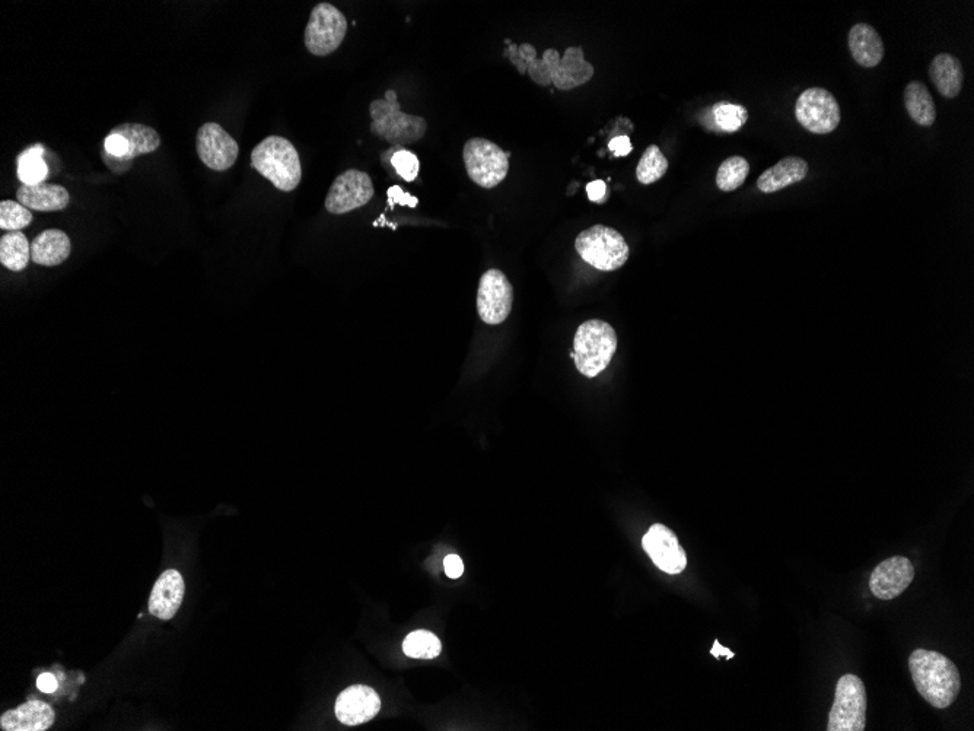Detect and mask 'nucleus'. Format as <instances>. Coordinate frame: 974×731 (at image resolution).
<instances>
[{
  "mask_svg": "<svg viewBox=\"0 0 974 731\" xmlns=\"http://www.w3.org/2000/svg\"><path fill=\"white\" fill-rule=\"evenodd\" d=\"M909 669L919 695L937 710H945L956 701L961 691V678L956 664L941 653L931 650L913 651Z\"/></svg>",
  "mask_w": 974,
  "mask_h": 731,
  "instance_id": "nucleus-1",
  "label": "nucleus"
},
{
  "mask_svg": "<svg viewBox=\"0 0 974 731\" xmlns=\"http://www.w3.org/2000/svg\"><path fill=\"white\" fill-rule=\"evenodd\" d=\"M528 75L541 87L555 85L559 91H571L587 84L594 76V66L585 60L581 47H569L563 57L555 49L546 50L543 59L528 65Z\"/></svg>",
  "mask_w": 974,
  "mask_h": 731,
  "instance_id": "nucleus-2",
  "label": "nucleus"
},
{
  "mask_svg": "<svg viewBox=\"0 0 974 731\" xmlns=\"http://www.w3.org/2000/svg\"><path fill=\"white\" fill-rule=\"evenodd\" d=\"M251 165L280 192H292L302 179L301 160L292 142L269 136L251 152Z\"/></svg>",
  "mask_w": 974,
  "mask_h": 731,
  "instance_id": "nucleus-3",
  "label": "nucleus"
},
{
  "mask_svg": "<svg viewBox=\"0 0 974 731\" xmlns=\"http://www.w3.org/2000/svg\"><path fill=\"white\" fill-rule=\"evenodd\" d=\"M616 351V330L607 321L588 320L576 330L572 358L576 370L585 377L594 378L603 373Z\"/></svg>",
  "mask_w": 974,
  "mask_h": 731,
  "instance_id": "nucleus-4",
  "label": "nucleus"
},
{
  "mask_svg": "<svg viewBox=\"0 0 974 731\" xmlns=\"http://www.w3.org/2000/svg\"><path fill=\"white\" fill-rule=\"evenodd\" d=\"M575 250L592 268L613 272L626 265L630 250L625 237L614 228L594 225L576 237Z\"/></svg>",
  "mask_w": 974,
  "mask_h": 731,
  "instance_id": "nucleus-5",
  "label": "nucleus"
},
{
  "mask_svg": "<svg viewBox=\"0 0 974 731\" xmlns=\"http://www.w3.org/2000/svg\"><path fill=\"white\" fill-rule=\"evenodd\" d=\"M369 113L371 132L393 146L418 142L428 130V122L423 117L403 113L399 101L388 103L385 98L372 101Z\"/></svg>",
  "mask_w": 974,
  "mask_h": 731,
  "instance_id": "nucleus-6",
  "label": "nucleus"
},
{
  "mask_svg": "<svg viewBox=\"0 0 974 731\" xmlns=\"http://www.w3.org/2000/svg\"><path fill=\"white\" fill-rule=\"evenodd\" d=\"M867 705L864 682L849 673L842 676L836 685L827 731H864L867 726Z\"/></svg>",
  "mask_w": 974,
  "mask_h": 731,
  "instance_id": "nucleus-7",
  "label": "nucleus"
},
{
  "mask_svg": "<svg viewBox=\"0 0 974 731\" xmlns=\"http://www.w3.org/2000/svg\"><path fill=\"white\" fill-rule=\"evenodd\" d=\"M463 160L470 180L483 189L499 186L508 176L509 152L487 139L473 138L467 141Z\"/></svg>",
  "mask_w": 974,
  "mask_h": 731,
  "instance_id": "nucleus-8",
  "label": "nucleus"
},
{
  "mask_svg": "<svg viewBox=\"0 0 974 731\" xmlns=\"http://www.w3.org/2000/svg\"><path fill=\"white\" fill-rule=\"evenodd\" d=\"M348 34V19L330 3H318L305 28V46L314 56L336 52Z\"/></svg>",
  "mask_w": 974,
  "mask_h": 731,
  "instance_id": "nucleus-9",
  "label": "nucleus"
},
{
  "mask_svg": "<svg viewBox=\"0 0 974 731\" xmlns=\"http://www.w3.org/2000/svg\"><path fill=\"white\" fill-rule=\"evenodd\" d=\"M795 117L808 132L814 135H829L840 125L842 113L832 92L813 87L808 88L798 97L795 104Z\"/></svg>",
  "mask_w": 974,
  "mask_h": 731,
  "instance_id": "nucleus-10",
  "label": "nucleus"
},
{
  "mask_svg": "<svg viewBox=\"0 0 974 731\" xmlns=\"http://www.w3.org/2000/svg\"><path fill=\"white\" fill-rule=\"evenodd\" d=\"M514 304V288L504 272L490 269L480 278L477 292V311L480 319L490 326L504 323Z\"/></svg>",
  "mask_w": 974,
  "mask_h": 731,
  "instance_id": "nucleus-11",
  "label": "nucleus"
},
{
  "mask_svg": "<svg viewBox=\"0 0 974 731\" xmlns=\"http://www.w3.org/2000/svg\"><path fill=\"white\" fill-rule=\"evenodd\" d=\"M374 184L365 171L348 170L331 184L326 197V209L333 215H345L371 202Z\"/></svg>",
  "mask_w": 974,
  "mask_h": 731,
  "instance_id": "nucleus-12",
  "label": "nucleus"
},
{
  "mask_svg": "<svg viewBox=\"0 0 974 731\" xmlns=\"http://www.w3.org/2000/svg\"><path fill=\"white\" fill-rule=\"evenodd\" d=\"M197 155L213 171H227L237 161L240 145L218 123H205L196 135Z\"/></svg>",
  "mask_w": 974,
  "mask_h": 731,
  "instance_id": "nucleus-13",
  "label": "nucleus"
},
{
  "mask_svg": "<svg viewBox=\"0 0 974 731\" xmlns=\"http://www.w3.org/2000/svg\"><path fill=\"white\" fill-rule=\"evenodd\" d=\"M642 546L661 571L676 575L686 570V551L681 548L676 533L664 524H654L642 539Z\"/></svg>",
  "mask_w": 974,
  "mask_h": 731,
  "instance_id": "nucleus-14",
  "label": "nucleus"
},
{
  "mask_svg": "<svg viewBox=\"0 0 974 731\" xmlns=\"http://www.w3.org/2000/svg\"><path fill=\"white\" fill-rule=\"evenodd\" d=\"M915 580V567L906 556H891L877 565L870 577V590L877 599L893 600L905 593Z\"/></svg>",
  "mask_w": 974,
  "mask_h": 731,
  "instance_id": "nucleus-15",
  "label": "nucleus"
},
{
  "mask_svg": "<svg viewBox=\"0 0 974 731\" xmlns=\"http://www.w3.org/2000/svg\"><path fill=\"white\" fill-rule=\"evenodd\" d=\"M381 710L380 695L365 685H353L343 691L336 701L334 713L345 726H359L377 717Z\"/></svg>",
  "mask_w": 974,
  "mask_h": 731,
  "instance_id": "nucleus-16",
  "label": "nucleus"
},
{
  "mask_svg": "<svg viewBox=\"0 0 974 731\" xmlns=\"http://www.w3.org/2000/svg\"><path fill=\"white\" fill-rule=\"evenodd\" d=\"M184 580L180 572L175 570L165 571L155 583L149 599V613L162 621H170L183 603Z\"/></svg>",
  "mask_w": 974,
  "mask_h": 731,
  "instance_id": "nucleus-17",
  "label": "nucleus"
},
{
  "mask_svg": "<svg viewBox=\"0 0 974 731\" xmlns=\"http://www.w3.org/2000/svg\"><path fill=\"white\" fill-rule=\"evenodd\" d=\"M52 707L41 701H30L8 711L0 718V727L5 731H46L53 726Z\"/></svg>",
  "mask_w": 974,
  "mask_h": 731,
  "instance_id": "nucleus-18",
  "label": "nucleus"
},
{
  "mask_svg": "<svg viewBox=\"0 0 974 731\" xmlns=\"http://www.w3.org/2000/svg\"><path fill=\"white\" fill-rule=\"evenodd\" d=\"M849 52L862 68H875L883 62L886 47L878 31L868 24H855L849 30Z\"/></svg>",
  "mask_w": 974,
  "mask_h": 731,
  "instance_id": "nucleus-19",
  "label": "nucleus"
},
{
  "mask_svg": "<svg viewBox=\"0 0 974 731\" xmlns=\"http://www.w3.org/2000/svg\"><path fill=\"white\" fill-rule=\"evenodd\" d=\"M17 202L25 208L38 212H59L68 208L70 195L68 190L59 184L44 183L35 186L22 184L17 192Z\"/></svg>",
  "mask_w": 974,
  "mask_h": 731,
  "instance_id": "nucleus-20",
  "label": "nucleus"
},
{
  "mask_svg": "<svg viewBox=\"0 0 974 731\" xmlns=\"http://www.w3.org/2000/svg\"><path fill=\"white\" fill-rule=\"evenodd\" d=\"M808 171H810L808 162L802 158H783L778 164L767 168L757 180V187H759L760 192L766 193V195L781 192L792 184L801 183L807 177Z\"/></svg>",
  "mask_w": 974,
  "mask_h": 731,
  "instance_id": "nucleus-21",
  "label": "nucleus"
},
{
  "mask_svg": "<svg viewBox=\"0 0 974 731\" xmlns=\"http://www.w3.org/2000/svg\"><path fill=\"white\" fill-rule=\"evenodd\" d=\"M70 250H72V244H70L68 234L65 231L52 228V230L41 232L34 238L33 244H31V260L35 265L53 268V266L62 265L68 260Z\"/></svg>",
  "mask_w": 974,
  "mask_h": 731,
  "instance_id": "nucleus-22",
  "label": "nucleus"
},
{
  "mask_svg": "<svg viewBox=\"0 0 974 731\" xmlns=\"http://www.w3.org/2000/svg\"><path fill=\"white\" fill-rule=\"evenodd\" d=\"M929 78L942 97L953 100L963 90V65L953 54H937L929 66Z\"/></svg>",
  "mask_w": 974,
  "mask_h": 731,
  "instance_id": "nucleus-23",
  "label": "nucleus"
},
{
  "mask_svg": "<svg viewBox=\"0 0 974 731\" xmlns=\"http://www.w3.org/2000/svg\"><path fill=\"white\" fill-rule=\"evenodd\" d=\"M113 133L122 136L127 146L124 161L133 160L143 154H152L161 146V136L154 127L142 123H123L114 127Z\"/></svg>",
  "mask_w": 974,
  "mask_h": 731,
  "instance_id": "nucleus-24",
  "label": "nucleus"
},
{
  "mask_svg": "<svg viewBox=\"0 0 974 731\" xmlns=\"http://www.w3.org/2000/svg\"><path fill=\"white\" fill-rule=\"evenodd\" d=\"M905 107L916 125L931 127L937 120V106L923 82L912 81L905 88Z\"/></svg>",
  "mask_w": 974,
  "mask_h": 731,
  "instance_id": "nucleus-25",
  "label": "nucleus"
},
{
  "mask_svg": "<svg viewBox=\"0 0 974 731\" xmlns=\"http://www.w3.org/2000/svg\"><path fill=\"white\" fill-rule=\"evenodd\" d=\"M31 262V246L27 235L11 231L0 238V263L11 272H22Z\"/></svg>",
  "mask_w": 974,
  "mask_h": 731,
  "instance_id": "nucleus-26",
  "label": "nucleus"
},
{
  "mask_svg": "<svg viewBox=\"0 0 974 731\" xmlns=\"http://www.w3.org/2000/svg\"><path fill=\"white\" fill-rule=\"evenodd\" d=\"M44 149L40 143L30 146L18 157V179L24 186L44 183L49 176V165L44 160Z\"/></svg>",
  "mask_w": 974,
  "mask_h": 731,
  "instance_id": "nucleus-27",
  "label": "nucleus"
},
{
  "mask_svg": "<svg viewBox=\"0 0 974 731\" xmlns=\"http://www.w3.org/2000/svg\"><path fill=\"white\" fill-rule=\"evenodd\" d=\"M750 173V164L746 158L735 157L727 158L722 162L721 167L716 173V186L721 192L730 193L740 189Z\"/></svg>",
  "mask_w": 974,
  "mask_h": 731,
  "instance_id": "nucleus-28",
  "label": "nucleus"
},
{
  "mask_svg": "<svg viewBox=\"0 0 974 731\" xmlns=\"http://www.w3.org/2000/svg\"><path fill=\"white\" fill-rule=\"evenodd\" d=\"M667 170L668 160L662 154L661 149L657 145H649L642 154L638 167H636V179L639 180V183L648 186V184L657 183L658 180H661Z\"/></svg>",
  "mask_w": 974,
  "mask_h": 731,
  "instance_id": "nucleus-29",
  "label": "nucleus"
},
{
  "mask_svg": "<svg viewBox=\"0 0 974 731\" xmlns=\"http://www.w3.org/2000/svg\"><path fill=\"white\" fill-rule=\"evenodd\" d=\"M403 651L412 659L432 660L441 654L442 644L436 635L428 631H415L407 635Z\"/></svg>",
  "mask_w": 974,
  "mask_h": 731,
  "instance_id": "nucleus-30",
  "label": "nucleus"
},
{
  "mask_svg": "<svg viewBox=\"0 0 974 731\" xmlns=\"http://www.w3.org/2000/svg\"><path fill=\"white\" fill-rule=\"evenodd\" d=\"M711 110L715 125L724 132H737L748 120L747 108L738 104L718 103Z\"/></svg>",
  "mask_w": 974,
  "mask_h": 731,
  "instance_id": "nucleus-31",
  "label": "nucleus"
},
{
  "mask_svg": "<svg viewBox=\"0 0 974 731\" xmlns=\"http://www.w3.org/2000/svg\"><path fill=\"white\" fill-rule=\"evenodd\" d=\"M34 221L33 212L14 200L0 202V228L3 231H21Z\"/></svg>",
  "mask_w": 974,
  "mask_h": 731,
  "instance_id": "nucleus-32",
  "label": "nucleus"
},
{
  "mask_svg": "<svg viewBox=\"0 0 974 731\" xmlns=\"http://www.w3.org/2000/svg\"><path fill=\"white\" fill-rule=\"evenodd\" d=\"M390 165L396 171L397 176L401 180L407 181V183H412L418 179L420 162L419 158L413 154L409 149L403 148V146H393L390 149Z\"/></svg>",
  "mask_w": 974,
  "mask_h": 731,
  "instance_id": "nucleus-33",
  "label": "nucleus"
},
{
  "mask_svg": "<svg viewBox=\"0 0 974 731\" xmlns=\"http://www.w3.org/2000/svg\"><path fill=\"white\" fill-rule=\"evenodd\" d=\"M506 52H508L506 53V56H509L512 65L518 69V72H520L521 75L527 73L528 65L537 59L536 49H534L531 44H522L520 47L515 46V44H511Z\"/></svg>",
  "mask_w": 974,
  "mask_h": 731,
  "instance_id": "nucleus-34",
  "label": "nucleus"
},
{
  "mask_svg": "<svg viewBox=\"0 0 974 731\" xmlns=\"http://www.w3.org/2000/svg\"><path fill=\"white\" fill-rule=\"evenodd\" d=\"M104 151L107 152L110 157L116 158V160L124 161L127 154L126 142H124L122 136L117 135V133L110 132V135H108L104 141Z\"/></svg>",
  "mask_w": 974,
  "mask_h": 731,
  "instance_id": "nucleus-35",
  "label": "nucleus"
},
{
  "mask_svg": "<svg viewBox=\"0 0 974 731\" xmlns=\"http://www.w3.org/2000/svg\"><path fill=\"white\" fill-rule=\"evenodd\" d=\"M388 199H390V203H400V205H407L410 208H415L418 205V199L410 196L409 193H404L399 186L388 189Z\"/></svg>",
  "mask_w": 974,
  "mask_h": 731,
  "instance_id": "nucleus-36",
  "label": "nucleus"
},
{
  "mask_svg": "<svg viewBox=\"0 0 974 731\" xmlns=\"http://www.w3.org/2000/svg\"><path fill=\"white\" fill-rule=\"evenodd\" d=\"M609 149L616 157H626L633 151V145L629 136H619V138L611 139Z\"/></svg>",
  "mask_w": 974,
  "mask_h": 731,
  "instance_id": "nucleus-37",
  "label": "nucleus"
},
{
  "mask_svg": "<svg viewBox=\"0 0 974 731\" xmlns=\"http://www.w3.org/2000/svg\"><path fill=\"white\" fill-rule=\"evenodd\" d=\"M588 199L594 203H601L607 197V184L603 180L591 181L587 184Z\"/></svg>",
  "mask_w": 974,
  "mask_h": 731,
  "instance_id": "nucleus-38",
  "label": "nucleus"
},
{
  "mask_svg": "<svg viewBox=\"0 0 974 731\" xmlns=\"http://www.w3.org/2000/svg\"><path fill=\"white\" fill-rule=\"evenodd\" d=\"M444 568L448 577L457 580V578H460L464 572L463 559H461L458 555H448L444 561Z\"/></svg>",
  "mask_w": 974,
  "mask_h": 731,
  "instance_id": "nucleus-39",
  "label": "nucleus"
},
{
  "mask_svg": "<svg viewBox=\"0 0 974 731\" xmlns=\"http://www.w3.org/2000/svg\"><path fill=\"white\" fill-rule=\"evenodd\" d=\"M57 680L50 673H43L40 678L37 679V688L40 689L44 694H53L57 689Z\"/></svg>",
  "mask_w": 974,
  "mask_h": 731,
  "instance_id": "nucleus-40",
  "label": "nucleus"
},
{
  "mask_svg": "<svg viewBox=\"0 0 974 731\" xmlns=\"http://www.w3.org/2000/svg\"><path fill=\"white\" fill-rule=\"evenodd\" d=\"M711 653L714 654L715 657H719V656H721V654H727L728 659H732V657H734V653H731V651H728L727 648L719 647V642L718 641H715V647L712 648Z\"/></svg>",
  "mask_w": 974,
  "mask_h": 731,
  "instance_id": "nucleus-41",
  "label": "nucleus"
},
{
  "mask_svg": "<svg viewBox=\"0 0 974 731\" xmlns=\"http://www.w3.org/2000/svg\"><path fill=\"white\" fill-rule=\"evenodd\" d=\"M385 100H387L388 103H397L399 100H397L396 91L388 90L385 92Z\"/></svg>",
  "mask_w": 974,
  "mask_h": 731,
  "instance_id": "nucleus-42",
  "label": "nucleus"
}]
</instances>
